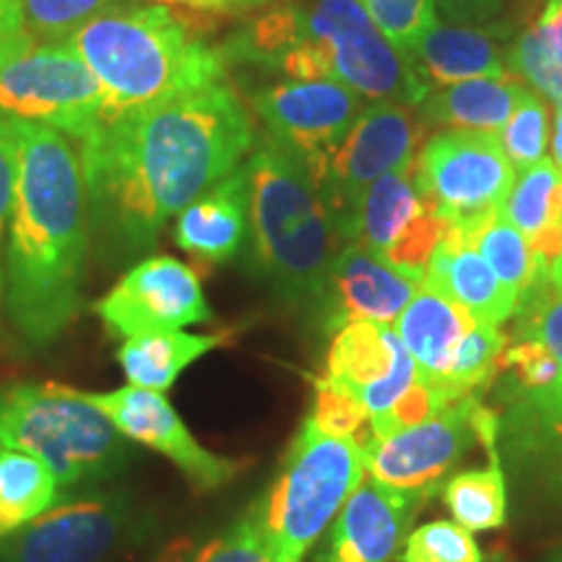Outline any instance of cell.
<instances>
[{"mask_svg": "<svg viewBox=\"0 0 562 562\" xmlns=\"http://www.w3.org/2000/svg\"><path fill=\"white\" fill-rule=\"evenodd\" d=\"M19 172L5 240V315L30 349L50 347L81 311L91 245L81 157L63 133L13 121Z\"/></svg>", "mask_w": 562, "mask_h": 562, "instance_id": "7a4b0ae2", "label": "cell"}, {"mask_svg": "<svg viewBox=\"0 0 562 562\" xmlns=\"http://www.w3.org/2000/svg\"><path fill=\"white\" fill-rule=\"evenodd\" d=\"M66 45L104 89L110 121L224 79V55L161 3L121 0Z\"/></svg>", "mask_w": 562, "mask_h": 562, "instance_id": "5b68a950", "label": "cell"}, {"mask_svg": "<svg viewBox=\"0 0 562 562\" xmlns=\"http://www.w3.org/2000/svg\"><path fill=\"white\" fill-rule=\"evenodd\" d=\"M315 404L311 412V419L318 430L326 435H336V438H349L368 446L372 440L370 417L364 406L357 402L351 393H347L339 385L328 381V378H315Z\"/></svg>", "mask_w": 562, "mask_h": 562, "instance_id": "d590c367", "label": "cell"}, {"mask_svg": "<svg viewBox=\"0 0 562 562\" xmlns=\"http://www.w3.org/2000/svg\"><path fill=\"white\" fill-rule=\"evenodd\" d=\"M256 146L250 115L224 81L115 117L81 140L97 258L151 250L170 216L243 167Z\"/></svg>", "mask_w": 562, "mask_h": 562, "instance_id": "6da1fadb", "label": "cell"}, {"mask_svg": "<svg viewBox=\"0 0 562 562\" xmlns=\"http://www.w3.org/2000/svg\"><path fill=\"white\" fill-rule=\"evenodd\" d=\"M453 227L422 193L414 161L383 175L364 191L349 227V243H360L414 281H425L432 252Z\"/></svg>", "mask_w": 562, "mask_h": 562, "instance_id": "5bb4252c", "label": "cell"}, {"mask_svg": "<svg viewBox=\"0 0 562 562\" xmlns=\"http://www.w3.org/2000/svg\"><path fill=\"white\" fill-rule=\"evenodd\" d=\"M474 326V315H469L461 305L442 297L440 292L419 284L417 294L396 318L393 331L398 334V339L412 355L422 381L442 396V385H446L448 372H451L456 351H459Z\"/></svg>", "mask_w": 562, "mask_h": 562, "instance_id": "cb8c5ba5", "label": "cell"}, {"mask_svg": "<svg viewBox=\"0 0 562 562\" xmlns=\"http://www.w3.org/2000/svg\"><path fill=\"white\" fill-rule=\"evenodd\" d=\"M510 165L516 170H529L547 157L550 146V117H547V102L542 94L526 87L521 100L513 108L508 123L497 133Z\"/></svg>", "mask_w": 562, "mask_h": 562, "instance_id": "836d02e7", "label": "cell"}, {"mask_svg": "<svg viewBox=\"0 0 562 562\" xmlns=\"http://www.w3.org/2000/svg\"><path fill=\"white\" fill-rule=\"evenodd\" d=\"M222 55L263 63L297 81H339L372 102L417 108L425 97L406 55L383 37L357 0H279L243 26Z\"/></svg>", "mask_w": 562, "mask_h": 562, "instance_id": "3957f363", "label": "cell"}, {"mask_svg": "<svg viewBox=\"0 0 562 562\" xmlns=\"http://www.w3.org/2000/svg\"><path fill=\"white\" fill-rule=\"evenodd\" d=\"M252 110L271 136L297 151L313 170L351 128L362 110V97L331 79H290L258 91Z\"/></svg>", "mask_w": 562, "mask_h": 562, "instance_id": "ac0fdd59", "label": "cell"}, {"mask_svg": "<svg viewBox=\"0 0 562 562\" xmlns=\"http://www.w3.org/2000/svg\"><path fill=\"white\" fill-rule=\"evenodd\" d=\"M422 121L414 108L393 100H375L360 110L351 128L311 175L323 201L339 224L344 243L364 191L383 175L404 170L417 159Z\"/></svg>", "mask_w": 562, "mask_h": 562, "instance_id": "7c38bea8", "label": "cell"}, {"mask_svg": "<svg viewBox=\"0 0 562 562\" xmlns=\"http://www.w3.org/2000/svg\"><path fill=\"white\" fill-rule=\"evenodd\" d=\"M422 281L404 277L360 243H347L328 269L318 313L323 328L339 331L355 321L393 326Z\"/></svg>", "mask_w": 562, "mask_h": 562, "instance_id": "d6986e66", "label": "cell"}, {"mask_svg": "<svg viewBox=\"0 0 562 562\" xmlns=\"http://www.w3.org/2000/svg\"><path fill=\"white\" fill-rule=\"evenodd\" d=\"M58 487V476L37 456L0 448V539L11 537L50 510Z\"/></svg>", "mask_w": 562, "mask_h": 562, "instance_id": "83f0119b", "label": "cell"}, {"mask_svg": "<svg viewBox=\"0 0 562 562\" xmlns=\"http://www.w3.org/2000/svg\"><path fill=\"white\" fill-rule=\"evenodd\" d=\"M518 305L516 339L501 357L508 425L531 451L562 459V294L542 281Z\"/></svg>", "mask_w": 562, "mask_h": 562, "instance_id": "ba28073f", "label": "cell"}, {"mask_svg": "<svg viewBox=\"0 0 562 562\" xmlns=\"http://www.w3.org/2000/svg\"><path fill=\"white\" fill-rule=\"evenodd\" d=\"M89 406L102 412L125 440L140 442L170 459L195 490H216L232 482L237 463L206 451L172 409L165 393L125 385L115 391H76Z\"/></svg>", "mask_w": 562, "mask_h": 562, "instance_id": "2e32d148", "label": "cell"}, {"mask_svg": "<svg viewBox=\"0 0 562 562\" xmlns=\"http://www.w3.org/2000/svg\"><path fill=\"white\" fill-rule=\"evenodd\" d=\"M442 21L453 24H495L505 0H432Z\"/></svg>", "mask_w": 562, "mask_h": 562, "instance_id": "ab89813d", "label": "cell"}, {"mask_svg": "<svg viewBox=\"0 0 562 562\" xmlns=\"http://www.w3.org/2000/svg\"><path fill=\"white\" fill-rule=\"evenodd\" d=\"M172 3L188 5V9H195V11H222V5L216 3V0H172Z\"/></svg>", "mask_w": 562, "mask_h": 562, "instance_id": "7bdbcfd3", "label": "cell"}, {"mask_svg": "<svg viewBox=\"0 0 562 562\" xmlns=\"http://www.w3.org/2000/svg\"><path fill=\"white\" fill-rule=\"evenodd\" d=\"M510 68L554 104L562 102V0H544V9L510 47Z\"/></svg>", "mask_w": 562, "mask_h": 562, "instance_id": "f546056e", "label": "cell"}, {"mask_svg": "<svg viewBox=\"0 0 562 562\" xmlns=\"http://www.w3.org/2000/svg\"><path fill=\"white\" fill-rule=\"evenodd\" d=\"M552 161L562 172V102L554 104V128H552Z\"/></svg>", "mask_w": 562, "mask_h": 562, "instance_id": "b9f144b4", "label": "cell"}, {"mask_svg": "<svg viewBox=\"0 0 562 562\" xmlns=\"http://www.w3.org/2000/svg\"><path fill=\"white\" fill-rule=\"evenodd\" d=\"M19 0H0V63L30 42Z\"/></svg>", "mask_w": 562, "mask_h": 562, "instance_id": "60d3db41", "label": "cell"}, {"mask_svg": "<svg viewBox=\"0 0 562 562\" xmlns=\"http://www.w3.org/2000/svg\"><path fill=\"white\" fill-rule=\"evenodd\" d=\"M422 284L490 326H501L518 311L516 294L495 277L482 252L456 229L448 232L446 240L432 252Z\"/></svg>", "mask_w": 562, "mask_h": 562, "instance_id": "603a6c76", "label": "cell"}, {"mask_svg": "<svg viewBox=\"0 0 562 562\" xmlns=\"http://www.w3.org/2000/svg\"><path fill=\"white\" fill-rule=\"evenodd\" d=\"M0 115L87 140L110 123L104 89L70 45L30 40L0 63Z\"/></svg>", "mask_w": 562, "mask_h": 562, "instance_id": "30bf717a", "label": "cell"}, {"mask_svg": "<svg viewBox=\"0 0 562 562\" xmlns=\"http://www.w3.org/2000/svg\"><path fill=\"white\" fill-rule=\"evenodd\" d=\"M505 344H508V339L501 334V328L476 321V326L456 351L451 372H448L446 385H442V396L448 398V404L474 396V391L495 375Z\"/></svg>", "mask_w": 562, "mask_h": 562, "instance_id": "d6a6232c", "label": "cell"}, {"mask_svg": "<svg viewBox=\"0 0 562 562\" xmlns=\"http://www.w3.org/2000/svg\"><path fill=\"white\" fill-rule=\"evenodd\" d=\"M503 211L550 273V266L562 250V172L554 161L544 157L524 170Z\"/></svg>", "mask_w": 562, "mask_h": 562, "instance_id": "484cf974", "label": "cell"}, {"mask_svg": "<svg viewBox=\"0 0 562 562\" xmlns=\"http://www.w3.org/2000/svg\"><path fill=\"white\" fill-rule=\"evenodd\" d=\"M364 474L362 442L326 435L305 419L271 484L269 501L261 505L271 562L305 560L351 492L364 482Z\"/></svg>", "mask_w": 562, "mask_h": 562, "instance_id": "52a82bcc", "label": "cell"}, {"mask_svg": "<svg viewBox=\"0 0 562 562\" xmlns=\"http://www.w3.org/2000/svg\"><path fill=\"white\" fill-rule=\"evenodd\" d=\"M404 562H482L472 531L456 521H435L409 533Z\"/></svg>", "mask_w": 562, "mask_h": 562, "instance_id": "74e56055", "label": "cell"}, {"mask_svg": "<svg viewBox=\"0 0 562 562\" xmlns=\"http://www.w3.org/2000/svg\"><path fill=\"white\" fill-rule=\"evenodd\" d=\"M216 3L222 5V11H229V9H252V5H266L271 3V0H216Z\"/></svg>", "mask_w": 562, "mask_h": 562, "instance_id": "ee69618b", "label": "cell"}, {"mask_svg": "<svg viewBox=\"0 0 562 562\" xmlns=\"http://www.w3.org/2000/svg\"><path fill=\"white\" fill-rule=\"evenodd\" d=\"M524 89L513 76L472 79L430 89L414 110H419L422 123L442 125L448 131L501 133Z\"/></svg>", "mask_w": 562, "mask_h": 562, "instance_id": "d4e9b609", "label": "cell"}, {"mask_svg": "<svg viewBox=\"0 0 562 562\" xmlns=\"http://www.w3.org/2000/svg\"><path fill=\"white\" fill-rule=\"evenodd\" d=\"M550 284H552V290H558L562 294V250H560V256L554 258V263L550 266Z\"/></svg>", "mask_w": 562, "mask_h": 562, "instance_id": "f6af8a7d", "label": "cell"}, {"mask_svg": "<svg viewBox=\"0 0 562 562\" xmlns=\"http://www.w3.org/2000/svg\"><path fill=\"white\" fill-rule=\"evenodd\" d=\"M396 50L409 53L438 21L432 0H357Z\"/></svg>", "mask_w": 562, "mask_h": 562, "instance_id": "8d00e7d4", "label": "cell"}, {"mask_svg": "<svg viewBox=\"0 0 562 562\" xmlns=\"http://www.w3.org/2000/svg\"><path fill=\"white\" fill-rule=\"evenodd\" d=\"M414 175L422 193L456 232H469L501 211L516 186L497 133L440 131L419 146Z\"/></svg>", "mask_w": 562, "mask_h": 562, "instance_id": "8fae6325", "label": "cell"}, {"mask_svg": "<svg viewBox=\"0 0 562 562\" xmlns=\"http://www.w3.org/2000/svg\"><path fill=\"white\" fill-rule=\"evenodd\" d=\"M91 311L115 339L178 331L211 321L201 279L178 258L151 256L131 266Z\"/></svg>", "mask_w": 562, "mask_h": 562, "instance_id": "9a60e30c", "label": "cell"}, {"mask_svg": "<svg viewBox=\"0 0 562 562\" xmlns=\"http://www.w3.org/2000/svg\"><path fill=\"white\" fill-rule=\"evenodd\" d=\"M224 334H186V331H159L125 339L117 349V362L131 385L146 391L167 393L172 383L199 362L211 349L222 347Z\"/></svg>", "mask_w": 562, "mask_h": 562, "instance_id": "4316f807", "label": "cell"}, {"mask_svg": "<svg viewBox=\"0 0 562 562\" xmlns=\"http://www.w3.org/2000/svg\"><path fill=\"white\" fill-rule=\"evenodd\" d=\"M501 417L484 409L474 396L442 406L432 417L364 446L368 474L385 487L422 497L432 495L442 476L459 463L474 440L492 448Z\"/></svg>", "mask_w": 562, "mask_h": 562, "instance_id": "4fadbf2b", "label": "cell"}, {"mask_svg": "<svg viewBox=\"0 0 562 562\" xmlns=\"http://www.w3.org/2000/svg\"><path fill=\"white\" fill-rule=\"evenodd\" d=\"M417 497L370 476L349 495L336 516L328 552L321 562H391Z\"/></svg>", "mask_w": 562, "mask_h": 562, "instance_id": "44dd1931", "label": "cell"}, {"mask_svg": "<svg viewBox=\"0 0 562 562\" xmlns=\"http://www.w3.org/2000/svg\"><path fill=\"white\" fill-rule=\"evenodd\" d=\"M560 562H562V560H560Z\"/></svg>", "mask_w": 562, "mask_h": 562, "instance_id": "bcb514c9", "label": "cell"}, {"mask_svg": "<svg viewBox=\"0 0 562 562\" xmlns=\"http://www.w3.org/2000/svg\"><path fill=\"white\" fill-rule=\"evenodd\" d=\"M323 378L364 406L372 440L417 425L448 406L422 381L412 355L385 323L355 321L334 331Z\"/></svg>", "mask_w": 562, "mask_h": 562, "instance_id": "9c48e42d", "label": "cell"}, {"mask_svg": "<svg viewBox=\"0 0 562 562\" xmlns=\"http://www.w3.org/2000/svg\"><path fill=\"white\" fill-rule=\"evenodd\" d=\"M0 448L37 456L63 487L121 472L128 442L68 385H13L0 393Z\"/></svg>", "mask_w": 562, "mask_h": 562, "instance_id": "8992f818", "label": "cell"}, {"mask_svg": "<svg viewBox=\"0 0 562 562\" xmlns=\"http://www.w3.org/2000/svg\"><path fill=\"white\" fill-rule=\"evenodd\" d=\"M505 37L508 26L501 24H453L438 19L404 55L427 94L451 83L510 76Z\"/></svg>", "mask_w": 562, "mask_h": 562, "instance_id": "ffe728a7", "label": "cell"}, {"mask_svg": "<svg viewBox=\"0 0 562 562\" xmlns=\"http://www.w3.org/2000/svg\"><path fill=\"white\" fill-rule=\"evenodd\" d=\"M19 172V138L13 117L0 115V311L5 307V240L13 206V188Z\"/></svg>", "mask_w": 562, "mask_h": 562, "instance_id": "f35d334b", "label": "cell"}, {"mask_svg": "<svg viewBox=\"0 0 562 562\" xmlns=\"http://www.w3.org/2000/svg\"><path fill=\"white\" fill-rule=\"evenodd\" d=\"M32 40L66 45L83 24L121 0H19Z\"/></svg>", "mask_w": 562, "mask_h": 562, "instance_id": "e575fe53", "label": "cell"}, {"mask_svg": "<svg viewBox=\"0 0 562 562\" xmlns=\"http://www.w3.org/2000/svg\"><path fill=\"white\" fill-rule=\"evenodd\" d=\"M133 521L123 495L53 505L30 526L0 539V562H102Z\"/></svg>", "mask_w": 562, "mask_h": 562, "instance_id": "e0dca14e", "label": "cell"}, {"mask_svg": "<svg viewBox=\"0 0 562 562\" xmlns=\"http://www.w3.org/2000/svg\"><path fill=\"white\" fill-rule=\"evenodd\" d=\"M252 266L281 302L318 311L328 269L344 248L331 209L297 151L263 136L248 165Z\"/></svg>", "mask_w": 562, "mask_h": 562, "instance_id": "277c9868", "label": "cell"}, {"mask_svg": "<svg viewBox=\"0 0 562 562\" xmlns=\"http://www.w3.org/2000/svg\"><path fill=\"white\" fill-rule=\"evenodd\" d=\"M157 562H271L261 521V505L227 531L203 539H175Z\"/></svg>", "mask_w": 562, "mask_h": 562, "instance_id": "1f68e13d", "label": "cell"}, {"mask_svg": "<svg viewBox=\"0 0 562 562\" xmlns=\"http://www.w3.org/2000/svg\"><path fill=\"white\" fill-rule=\"evenodd\" d=\"M250 232V193L245 165L201 193L178 214L175 243L209 263L232 261Z\"/></svg>", "mask_w": 562, "mask_h": 562, "instance_id": "7402d4cb", "label": "cell"}, {"mask_svg": "<svg viewBox=\"0 0 562 562\" xmlns=\"http://www.w3.org/2000/svg\"><path fill=\"white\" fill-rule=\"evenodd\" d=\"M461 235L482 252L484 261L495 271V277L516 294L518 302L533 286L550 279V273H547L544 266L533 256L529 240L513 227V222L505 216L503 209L490 214L487 220H482L469 232H461Z\"/></svg>", "mask_w": 562, "mask_h": 562, "instance_id": "f1b7e54d", "label": "cell"}, {"mask_svg": "<svg viewBox=\"0 0 562 562\" xmlns=\"http://www.w3.org/2000/svg\"><path fill=\"white\" fill-rule=\"evenodd\" d=\"M446 505L451 508L456 524L469 531H487L505 524L508 495H505V476L495 451H490L487 469L456 474L446 484Z\"/></svg>", "mask_w": 562, "mask_h": 562, "instance_id": "4dcf8cb0", "label": "cell"}]
</instances>
